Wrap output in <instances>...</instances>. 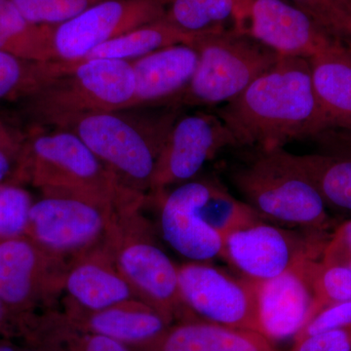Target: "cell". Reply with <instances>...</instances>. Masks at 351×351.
<instances>
[{"label":"cell","instance_id":"7402d4cb","mask_svg":"<svg viewBox=\"0 0 351 351\" xmlns=\"http://www.w3.org/2000/svg\"><path fill=\"white\" fill-rule=\"evenodd\" d=\"M252 0H168L164 20L193 36L247 31Z\"/></svg>","mask_w":351,"mask_h":351},{"label":"cell","instance_id":"ba28073f","mask_svg":"<svg viewBox=\"0 0 351 351\" xmlns=\"http://www.w3.org/2000/svg\"><path fill=\"white\" fill-rule=\"evenodd\" d=\"M120 210L112 203L83 196L43 195L32 203L25 237L59 260L78 258L105 241Z\"/></svg>","mask_w":351,"mask_h":351},{"label":"cell","instance_id":"cb8c5ba5","mask_svg":"<svg viewBox=\"0 0 351 351\" xmlns=\"http://www.w3.org/2000/svg\"><path fill=\"white\" fill-rule=\"evenodd\" d=\"M197 36L180 31L163 19L143 25L97 46L82 61L95 59L135 61L169 46L191 45Z\"/></svg>","mask_w":351,"mask_h":351},{"label":"cell","instance_id":"2e32d148","mask_svg":"<svg viewBox=\"0 0 351 351\" xmlns=\"http://www.w3.org/2000/svg\"><path fill=\"white\" fill-rule=\"evenodd\" d=\"M198 60L193 45L177 44L130 62L134 73L130 108L173 105L189 87Z\"/></svg>","mask_w":351,"mask_h":351},{"label":"cell","instance_id":"3957f363","mask_svg":"<svg viewBox=\"0 0 351 351\" xmlns=\"http://www.w3.org/2000/svg\"><path fill=\"white\" fill-rule=\"evenodd\" d=\"M17 181H27L43 195L64 193L112 203L120 209L141 207L144 195L125 188L71 132H38L22 145Z\"/></svg>","mask_w":351,"mask_h":351},{"label":"cell","instance_id":"8992f818","mask_svg":"<svg viewBox=\"0 0 351 351\" xmlns=\"http://www.w3.org/2000/svg\"><path fill=\"white\" fill-rule=\"evenodd\" d=\"M138 209L117 212L104 241V250L130 284L138 301L171 322L195 319L182 302L178 267L157 244Z\"/></svg>","mask_w":351,"mask_h":351},{"label":"cell","instance_id":"30bf717a","mask_svg":"<svg viewBox=\"0 0 351 351\" xmlns=\"http://www.w3.org/2000/svg\"><path fill=\"white\" fill-rule=\"evenodd\" d=\"M327 240L324 235H304L258 221L228 233L223 239L221 258L239 270L242 277L262 282L307 258H317L322 255Z\"/></svg>","mask_w":351,"mask_h":351},{"label":"cell","instance_id":"60d3db41","mask_svg":"<svg viewBox=\"0 0 351 351\" xmlns=\"http://www.w3.org/2000/svg\"><path fill=\"white\" fill-rule=\"evenodd\" d=\"M348 267H350L351 269V258L350 260V262H348Z\"/></svg>","mask_w":351,"mask_h":351},{"label":"cell","instance_id":"4316f807","mask_svg":"<svg viewBox=\"0 0 351 351\" xmlns=\"http://www.w3.org/2000/svg\"><path fill=\"white\" fill-rule=\"evenodd\" d=\"M302 270L313 295L311 317L331 304L350 301L351 269L348 265L307 258L302 263Z\"/></svg>","mask_w":351,"mask_h":351},{"label":"cell","instance_id":"f546056e","mask_svg":"<svg viewBox=\"0 0 351 351\" xmlns=\"http://www.w3.org/2000/svg\"><path fill=\"white\" fill-rule=\"evenodd\" d=\"M335 38L351 45V6L345 0H289Z\"/></svg>","mask_w":351,"mask_h":351},{"label":"cell","instance_id":"4dcf8cb0","mask_svg":"<svg viewBox=\"0 0 351 351\" xmlns=\"http://www.w3.org/2000/svg\"><path fill=\"white\" fill-rule=\"evenodd\" d=\"M351 326V300L331 304L311 318L294 339Z\"/></svg>","mask_w":351,"mask_h":351},{"label":"cell","instance_id":"e0dca14e","mask_svg":"<svg viewBox=\"0 0 351 351\" xmlns=\"http://www.w3.org/2000/svg\"><path fill=\"white\" fill-rule=\"evenodd\" d=\"M302 263L274 278L256 282L261 327L270 341L295 339L311 319L313 295Z\"/></svg>","mask_w":351,"mask_h":351},{"label":"cell","instance_id":"603a6c76","mask_svg":"<svg viewBox=\"0 0 351 351\" xmlns=\"http://www.w3.org/2000/svg\"><path fill=\"white\" fill-rule=\"evenodd\" d=\"M295 167L313 184L327 207L351 213L350 154H291Z\"/></svg>","mask_w":351,"mask_h":351},{"label":"cell","instance_id":"52a82bcc","mask_svg":"<svg viewBox=\"0 0 351 351\" xmlns=\"http://www.w3.org/2000/svg\"><path fill=\"white\" fill-rule=\"evenodd\" d=\"M191 45L199 60L189 87L173 104L179 108L226 105L281 58L248 32L203 34Z\"/></svg>","mask_w":351,"mask_h":351},{"label":"cell","instance_id":"7a4b0ae2","mask_svg":"<svg viewBox=\"0 0 351 351\" xmlns=\"http://www.w3.org/2000/svg\"><path fill=\"white\" fill-rule=\"evenodd\" d=\"M181 108H123L68 117L51 126L75 134L125 188L145 196L151 191L157 159Z\"/></svg>","mask_w":351,"mask_h":351},{"label":"cell","instance_id":"9c48e42d","mask_svg":"<svg viewBox=\"0 0 351 351\" xmlns=\"http://www.w3.org/2000/svg\"><path fill=\"white\" fill-rule=\"evenodd\" d=\"M178 276L182 302L196 318L263 335L255 281L198 262L178 267Z\"/></svg>","mask_w":351,"mask_h":351},{"label":"cell","instance_id":"d6986e66","mask_svg":"<svg viewBox=\"0 0 351 351\" xmlns=\"http://www.w3.org/2000/svg\"><path fill=\"white\" fill-rule=\"evenodd\" d=\"M308 62L322 119L323 134L350 129V44L337 39Z\"/></svg>","mask_w":351,"mask_h":351},{"label":"cell","instance_id":"f35d334b","mask_svg":"<svg viewBox=\"0 0 351 351\" xmlns=\"http://www.w3.org/2000/svg\"><path fill=\"white\" fill-rule=\"evenodd\" d=\"M9 339L10 338L0 337V351H44L43 348L29 341H27V346H20L12 343Z\"/></svg>","mask_w":351,"mask_h":351},{"label":"cell","instance_id":"83f0119b","mask_svg":"<svg viewBox=\"0 0 351 351\" xmlns=\"http://www.w3.org/2000/svg\"><path fill=\"white\" fill-rule=\"evenodd\" d=\"M32 203L25 189L13 182L0 184V241L25 237Z\"/></svg>","mask_w":351,"mask_h":351},{"label":"cell","instance_id":"f1b7e54d","mask_svg":"<svg viewBox=\"0 0 351 351\" xmlns=\"http://www.w3.org/2000/svg\"><path fill=\"white\" fill-rule=\"evenodd\" d=\"M21 13L36 25H56L106 0H12Z\"/></svg>","mask_w":351,"mask_h":351},{"label":"cell","instance_id":"6da1fadb","mask_svg":"<svg viewBox=\"0 0 351 351\" xmlns=\"http://www.w3.org/2000/svg\"><path fill=\"white\" fill-rule=\"evenodd\" d=\"M217 115L239 147L271 151L324 131L311 66L302 58L281 57Z\"/></svg>","mask_w":351,"mask_h":351},{"label":"cell","instance_id":"4fadbf2b","mask_svg":"<svg viewBox=\"0 0 351 351\" xmlns=\"http://www.w3.org/2000/svg\"><path fill=\"white\" fill-rule=\"evenodd\" d=\"M228 147H239L218 115L204 112L180 115L157 159L152 193L160 195L167 186L191 181L207 161Z\"/></svg>","mask_w":351,"mask_h":351},{"label":"cell","instance_id":"8fae6325","mask_svg":"<svg viewBox=\"0 0 351 351\" xmlns=\"http://www.w3.org/2000/svg\"><path fill=\"white\" fill-rule=\"evenodd\" d=\"M61 260L27 237L0 241V300L23 334L32 311L63 289Z\"/></svg>","mask_w":351,"mask_h":351},{"label":"cell","instance_id":"e575fe53","mask_svg":"<svg viewBox=\"0 0 351 351\" xmlns=\"http://www.w3.org/2000/svg\"><path fill=\"white\" fill-rule=\"evenodd\" d=\"M318 138L324 141L332 147H336L334 154H351V128L348 130L328 132Z\"/></svg>","mask_w":351,"mask_h":351},{"label":"cell","instance_id":"d6a6232c","mask_svg":"<svg viewBox=\"0 0 351 351\" xmlns=\"http://www.w3.org/2000/svg\"><path fill=\"white\" fill-rule=\"evenodd\" d=\"M291 351H351V326L295 339Z\"/></svg>","mask_w":351,"mask_h":351},{"label":"cell","instance_id":"8d00e7d4","mask_svg":"<svg viewBox=\"0 0 351 351\" xmlns=\"http://www.w3.org/2000/svg\"><path fill=\"white\" fill-rule=\"evenodd\" d=\"M17 332H20L19 328L11 314L7 311L3 302L0 300V337L11 338Z\"/></svg>","mask_w":351,"mask_h":351},{"label":"cell","instance_id":"484cf974","mask_svg":"<svg viewBox=\"0 0 351 351\" xmlns=\"http://www.w3.org/2000/svg\"><path fill=\"white\" fill-rule=\"evenodd\" d=\"M61 62H36L0 52V101H21L60 75Z\"/></svg>","mask_w":351,"mask_h":351},{"label":"cell","instance_id":"7c38bea8","mask_svg":"<svg viewBox=\"0 0 351 351\" xmlns=\"http://www.w3.org/2000/svg\"><path fill=\"white\" fill-rule=\"evenodd\" d=\"M168 0H106L52 25L55 61H82L97 46L165 17Z\"/></svg>","mask_w":351,"mask_h":351},{"label":"cell","instance_id":"277c9868","mask_svg":"<svg viewBox=\"0 0 351 351\" xmlns=\"http://www.w3.org/2000/svg\"><path fill=\"white\" fill-rule=\"evenodd\" d=\"M230 169V181L244 202L265 221L323 234L331 226L327 206L313 184L295 167L283 147L251 149Z\"/></svg>","mask_w":351,"mask_h":351},{"label":"cell","instance_id":"d4e9b609","mask_svg":"<svg viewBox=\"0 0 351 351\" xmlns=\"http://www.w3.org/2000/svg\"><path fill=\"white\" fill-rule=\"evenodd\" d=\"M0 52L29 61H55L52 25L34 24L12 0H0Z\"/></svg>","mask_w":351,"mask_h":351},{"label":"cell","instance_id":"44dd1931","mask_svg":"<svg viewBox=\"0 0 351 351\" xmlns=\"http://www.w3.org/2000/svg\"><path fill=\"white\" fill-rule=\"evenodd\" d=\"M137 351H277L261 332L201 319L171 325L157 341Z\"/></svg>","mask_w":351,"mask_h":351},{"label":"cell","instance_id":"ac0fdd59","mask_svg":"<svg viewBox=\"0 0 351 351\" xmlns=\"http://www.w3.org/2000/svg\"><path fill=\"white\" fill-rule=\"evenodd\" d=\"M63 289L80 313H94L138 300L103 247L75 258L66 270Z\"/></svg>","mask_w":351,"mask_h":351},{"label":"cell","instance_id":"5bb4252c","mask_svg":"<svg viewBox=\"0 0 351 351\" xmlns=\"http://www.w3.org/2000/svg\"><path fill=\"white\" fill-rule=\"evenodd\" d=\"M247 29L281 57L308 60L337 40L311 16L285 0H252Z\"/></svg>","mask_w":351,"mask_h":351},{"label":"cell","instance_id":"ab89813d","mask_svg":"<svg viewBox=\"0 0 351 351\" xmlns=\"http://www.w3.org/2000/svg\"><path fill=\"white\" fill-rule=\"evenodd\" d=\"M345 1L348 4V5L351 6V0H345Z\"/></svg>","mask_w":351,"mask_h":351},{"label":"cell","instance_id":"5b68a950","mask_svg":"<svg viewBox=\"0 0 351 351\" xmlns=\"http://www.w3.org/2000/svg\"><path fill=\"white\" fill-rule=\"evenodd\" d=\"M62 63L60 75L19 101L21 112L36 125L51 126L68 117L130 108L134 96L130 62L95 59Z\"/></svg>","mask_w":351,"mask_h":351},{"label":"cell","instance_id":"9a60e30c","mask_svg":"<svg viewBox=\"0 0 351 351\" xmlns=\"http://www.w3.org/2000/svg\"><path fill=\"white\" fill-rule=\"evenodd\" d=\"M198 182H182L161 201L163 239L191 262L208 263L223 255V239L203 221L197 210Z\"/></svg>","mask_w":351,"mask_h":351},{"label":"cell","instance_id":"d590c367","mask_svg":"<svg viewBox=\"0 0 351 351\" xmlns=\"http://www.w3.org/2000/svg\"><path fill=\"white\" fill-rule=\"evenodd\" d=\"M20 152L0 147V184H5L6 180L15 174Z\"/></svg>","mask_w":351,"mask_h":351},{"label":"cell","instance_id":"836d02e7","mask_svg":"<svg viewBox=\"0 0 351 351\" xmlns=\"http://www.w3.org/2000/svg\"><path fill=\"white\" fill-rule=\"evenodd\" d=\"M351 258V219L341 223L328 239L321 261L327 265H348Z\"/></svg>","mask_w":351,"mask_h":351},{"label":"cell","instance_id":"ffe728a7","mask_svg":"<svg viewBox=\"0 0 351 351\" xmlns=\"http://www.w3.org/2000/svg\"><path fill=\"white\" fill-rule=\"evenodd\" d=\"M69 320L84 331L115 339L134 350L151 346L172 325L165 316L138 300L94 313H69Z\"/></svg>","mask_w":351,"mask_h":351},{"label":"cell","instance_id":"1f68e13d","mask_svg":"<svg viewBox=\"0 0 351 351\" xmlns=\"http://www.w3.org/2000/svg\"><path fill=\"white\" fill-rule=\"evenodd\" d=\"M66 329V345L62 351H137L115 339L84 331L69 319Z\"/></svg>","mask_w":351,"mask_h":351},{"label":"cell","instance_id":"74e56055","mask_svg":"<svg viewBox=\"0 0 351 351\" xmlns=\"http://www.w3.org/2000/svg\"><path fill=\"white\" fill-rule=\"evenodd\" d=\"M0 147L15 152H20L22 149L20 141H18L13 132L1 120H0Z\"/></svg>","mask_w":351,"mask_h":351}]
</instances>
